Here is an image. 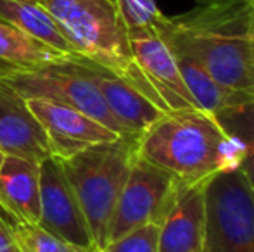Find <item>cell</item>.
<instances>
[{
	"instance_id": "cell-19",
	"label": "cell",
	"mask_w": 254,
	"mask_h": 252,
	"mask_svg": "<svg viewBox=\"0 0 254 252\" xmlns=\"http://www.w3.org/2000/svg\"><path fill=\"white\" fill-rule=\"evenodd\" d=\"M0 214L5 219L19 252H85L57 239L51 232L42 228L38 223L23 221L3 207H0Z\"/></svg>"
},
{
	"instance_id": "cell-26",
	"label": "cell",
	"mask_w": 254,
	"mask_h": 252,
	"mask_svg": "<svg viewBox=\"0 0 254 252\" xmlns=\"http://www.w3.org/2000/svg\"><path fill=\"white\" fill-rule=\"evenodd\" d=\"M92 252H106V251H104V249H94Z\"/></svg>"
},
{
	"instance_id": "cell-2",
	"label": "cell",
	"mask_w": 254,
	"mask_h": 252,
	"mask_svg": "<svg viewBox=\"0 0 254 252\" xmlns=\"http://www.w3.org/2000/svg\"><path fill=\"white\" fill-rule=\"evenodd\" d=\"M78 57L106 67L135 87L163 111L170 112L154 92L131 52L128 31L113 0H40Z\"/></svg>"
},
{
	"instance_id": "cell-9",
	"label": "cell",
	"mask_w": 254,
	"mask_h": 252,
	"mask_svg": "<svg viewBox=\"0 0 254 252\" xmlns=\"http://www.w3.org/2000/svg\"><path fill=\"white\" fill-rule=\"evenodd\" d=\"M26 105L44 126L54 155L59 159L71 157L92 145L120 138V135L97 119L69 105L49 99H26Z\"/></svg>"
},
{
	"instance_id": "cell-8",
	"label": "cell",
	"mask_w": 254,
	"mask_h": 252,
	"mask_svg": "<svg viewBox=\"0 0 254 252\" xmlns=\"http://www.w3.org/2000/svg\"><path fill=\"white\" fill-rule=\"evenodd\" d=\"M57 239L85 252L97 249L76 194L57 155L40 162V221Z\"/></svg>"
},
{
	"instance_id": "cell-15",
	"label": "cell",
	"mask_w": 254,
	"mask_h": 252,
	"mask_svg": "<svg viewBox=\"0 0 254 252\" xmlns=\"http://www.w3.org/2000/svg\"><path fill=\"white\" fill-rule=\"evenodd\" d=\"M0 23L21 30L66 55H76L40 0H0Z\"/></svg>"
},
{
	"instance_id": "cell-21",
	"label": "cell",
	"mask_w": 254,
	"mask_h": 252,
	"mask_svg": "<svg viewBox=\"0 0 254 252\" xmlns=\"http://www.w3.org/2000/svg\"><path fill=\"white\" fill-rule=\"evenodd\" d=\"M159 230L161 226L156 223L138 226L123 237L107 242L106 252H159Z\"/></svg>"
},
{
	"instance_id": "cell-22",
	"label": "cell",
	"mask_w": 254,
	"mask_h": 252,
	"mask_svg": "<svg viewBox=\"0 0 254 252\" xmlns=\"http://www.w3.org/2000/svg\"><path fill=\"white\" fill-rule=\"evenodd\" d=\"M0 252H19L5 219L0 214Z\"/></svg>"
},
{
	"instance_id": "cell-27",
	"label": "cell",
	"mask_w": 254,
	"mask_h": 252,
	"mask_svg": "<svg viewBox=\"0 0 254 252\" xmlns=\"http://www.w3.org/2000/svg\"><path fill=\"white\" fill-rule=\"evenodd\" d=\"M253 57H254V37H253Z\"/></svg>"
},
{
	"instance_id": "cell-4",
	"label": "cell",
	"mask_w": 254,
	"mask_h": 252,
	"mask_svg": "<svg viewBox=\"0 0 254 252\" xmlns=\"http://www.w3.org/2000/svg\"><path fill=\"white\" fill-rule=\"evenodd\" d=\"M137 147L138 137H120L61 159L97 249L107 244L111 218L138 154Z\"/></svg>"
},
{
	"instance_id": "cell-23",
	"label": "cell",
	"mask_w": 254,
	"mask_h": 252,
	"mask_svg": "<svg viewBox=\"0 0 254 252\" xmlns=\"http://www.w3.org/2000/svg\"><path fill=\"white\" fill-rule=\"evenodd\" d=\"M244 7H246V14H248L249 33H251V37H254V0H246Z\"/></svg>"
},
{
	"instance_id": "cell-24",
	"label": "cell",
	"mask_w": 254,
	"mask_h": 252,
	"mask_svg": "<svg viewBox=\"0 0 254 252\" xmlns=\"http://www.w3.org/2000/svg\"><path fill=\"white\" fill-rule=\"evenodd\" d=\"M201 7H216V5H227V3H235L241 0H195Z\"/></svg>"
},
{
	"instance_id": "cell-10",
	"label": "cell",
	"mask_w": 254,
	"mask_h": 252,
	"mask_svg": "<svg viewBox=\"0 0 254 252\" xmlns=\"http://www.w3.org/2000/svg\"><path fill=\"white\" fill-rule=\"evenodd\" d=\"M130 45L135 61L168 111H202L189 92L177 59L163 38L157 35H137L130 37Z\"/></svg>"
},
{
	"instance_id": "cell-6",
	"label": "cell",
	"mask_w": 254,
	"mask_h": 252,
	"mask_svg": "<svg viewBox=\"0 0 254 252\" xmlns=\"http://www.w3.org/2000/svg\"><path fill=\"white\" fill-rule=\"evenodd\" d=\"M204 252H254V192L241 171L206 183Z\"/></svg>"
},
{
	"instance_id": "cell-17",
	"label": "cell",
	"mask_w": 254,
	"mask_h": 252,
	"mask_svg": "<svg viewBox=\"0 0 254 252\" xmlns=\"http://www.w3.org/2000/svg\"><path fill=\"white\" fill-rule=\"evenodd\" d=\"M171 52H173L175 59H177L178 69H180V74L184 78L185 85H187L189 92L192 94V97L195 99V102H197L202 111L214 116L216 112L251 97V95L244 94V92H235L223 87L220 81H216L204 69L202 64H199L189 54H184V52L178 50Z\"/></svg>"
},
{
	"instance_id": "cell-5",
	"label": "cell",
	"mask_w": 254,
	"mask_h": 252,
	"mask_svg": "<svg viewBox=\"0 0 254 252\" xmlns=\"http://www.w3.org/2000/svg\"><path fill=\"white\" fill-rule=\"evenodd\" d=\"M0 83L21 99H49L97 119L120 137H131L111 114L83 57L71 55L59 62L24 71L0 73Z\"/></svg>"
},
{
	"instance_id": "cell-1",
	"label": "cell",
	"mask_w": 254,
	"mask_h": 252,
	"mask_svg": "<svg viewBox=\"0 0 254 252\" xmlns=\"http://www.w3.org/2000/svg\"><path fill=\"white\" fill-rule=\"evenodd\" d=\"M244 3L201 7L190 16L168 17L159 37L171 50L202 64L223 87L254 95L253 37Z\"/></svg>"
},
{
	"instance_id": "cell-12",
	"label": "cell",
	"mask_w": 254,
	"mask_h": 252,
	"mask_svg": "<svg viewBox=\"0 0 254 252\" xmlns=\"http://www.w3.org/2000/svg\"><path fill=\"white\" fill-rule=\"evenodd\" d=\"M206 183L185 187L159 230V252H197L206 242Z\"/></svg>"
},
{
	"instance_id": "cell-3",
	"label": "cell",
	"mask_w": 254,
	"mask_h": 252,
	"mask_svg": "<svg viewBox=\"0 0 254 252\" xmlns=\"http://www.w3.org/2000/svg\"><path fill=\"white\" fill-rule=\"evenodd\" d=\"M227 133L213 114L199 109L161 116L138 137L142 159L190 187L221 173Z\"/></svg>"
},
{
	"instance_id": "cell-20",
	"label": "cell",
	"mask_w": 254,
	"mask_h": 252,
	"mask_svg": "<svg viewBox=\"0 0 254 252\" xmlns=\"http://www.w3.org/2000/svg\"><path fill=\"white\" fill-rule=\"evenodd\" d=\"M114 3L128 31V38L137 35L159 37L168 21V16L161 12L156 0H116Z\"/></svg>"
},
{
	"instance_id": "cell-16",
	"label": "cell",
	"mask_w": 254,
	"mask_h": 252,
	"mask_svg": "<svg viewBox=\"0 0 254 252\" xmlns=\"http://www.w3.org/2000/svg\"><path fill=\"white\" fill-rule=\"evenodd\" d=\"M66 57L71 55L42 44L17 28L0 23V73L35 69Z\"/></svg>"
},
{
	"instance_id": "cell-28",
	"label": "cell",
	"mask_w": 254,
	"mask_h": 252,
	"mask_svg": "<svg viewBox=\"0 0 254 252\" xmlns=\"http://www.w3.org/2000/svg\"><path fill=\"white\" fill-rule=\"evenodd\" d=\"M197 252H204V251H197Z\"/></svg>"
},
{
	"instance_id": "cell-11",
	"label": "cell",
	"mask_w": 254,
	"mask_h": 252,
	"mask_svg": "<svg viewBox=\"0 0 254 252\" xmlns=\"http://www.w3.org/2000/svg\"><path fill=\"white\" fill-rule=\"evenodd\" d=\"M0 152L33 162L54 155L51 142L26 101L0 83Z\"/></svg>"
},
{
	"instance_id": "cell-14",
	"label": "cell",
	"mask_w": 254,
	"mask_h": 252,
	"mask_svg": "<svg viewBox=\"0 0 254 252\" xmlns=\"http://www.w3.org/2000/svg\"><path fill=\"white\" fill-rule=\"evenodd\" d=\"M0 207L23 221H40V162L5 155L0 168Z\"/></svg>"
},
{
	"instance_id": "cell-29",
	"label": "cell",
	"mask_w": 254,
	"mask_h": 252,
	"mask_svg": "<svg viewBox=\"0 0 254 252\" xmlns=\"http://www.w3.org/2000/svg\"><path fill=\"white\" fill-rule=\"evenodd\" d=\"M113 2H116V0H113Z\"/></svg>"
},
{
	"instance_id": "cell-25",
	"label": "cell",
	"mask_w": 254,
	"mask_h": 252,
	"mask_svg": "<svg viewBox=\"0 0 254 252\" xmlns=\"http://www.w3.org/2000/svg\"><path fill=\"white\" fill-rule=\"evenodd\" d=\"M3 159H5V154H3V152H0V168H2V162H3Z\"/></svg>"
},
{
	"instance_id": "cell-7",
	"label": "cell",
	"mask_w": 254,
	"mask_h": 252,
	"mask_svg": "<svg viewBox=\"0 0 254 252\" xmlns=\"http://www.w3.org/2000/svg\"><path fill=\"white\" fill-rule=\"evenodd\" d=\"M187 185L178 182L173 175L137 154L114 207L107 242H113L125 233L149 223L161 226L178 194Z\"/></svg>"
},
{
	"instance_id": "cell-18",
	"label": "cell",
	"mask_w": 254,
	"mask_h": 252,
	"mask_svg": "<svg viewBox=\"0 0 254 252\" xmlns=\"http://www.w3.org/2000/svg\"><path fill=\"white\" fill-rule=\"evenodd\" d=\"M214 118L227 133L239 137L244 144L246 157L239 171L254 192V95L216 112Z\"/></svg>"
},
{
	"instance_id": "cell-13",
	"label": "cell",
	"mask_w": 254,
	"mask_h": 252,
	"mask_svg": "<svg viewBox=\"0 0 254 252\" xmlns=\"http://www.w3.org/2000/svg\"><path fill=\"white\" fill-rule=\"evenodd\" d=\"M85 62L101 90L111 114L118 119V123L125 128L128 135L140 137L161 116L166 114V111H163L159 105L154 104L151 99H147L123 78L116 76L106 67L88 61V59H85Z\"/></svg>"
}]
</instances>
